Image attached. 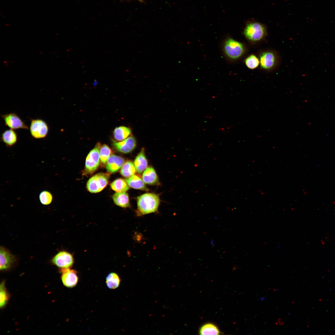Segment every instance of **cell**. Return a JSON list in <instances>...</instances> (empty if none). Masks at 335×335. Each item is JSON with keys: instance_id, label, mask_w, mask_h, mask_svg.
<instances>
[{"instance_id": "6da1fadb", "label": "cell", "mask_w": 335, "mask_h": 335, "mask_svg": "<svg viewBox=\"0 0 335 335\" xmlns=\"http://www.w3.org/2000/svg\"><path fill=\"white\" fill-rule=\"evenodd\" d=\"M159 196L157 194L147 193L138 197L137 199V216H141L157 211L160 203Z\"/></svg>"}, {"instance_id": "7a4b0ae2", "label": "cell", "mask_w": 335, "mask_h": 335, "mask_svg": "<svg viewBox=\"0 0 335 335\" xmlns=\"http://www.w3.org/2000/svg\"><path fill=\"white\" fill-rule=\"evenodd\" d=\"M243 34L250 42L254 43H258L264 40L266 36L267 28L262 23L253 20L247 24Z\"/></svg>"}, {"instance_id": "3957f363", "label": "cell", "mask_w": 335, "mask_h": 335, "mask_svg": "<svg viewBox=\"0 0 335 335\" xmlns=\"http://www.w3.org/2000/svg\"><path fill=\"white\" fill-rule=\"evenodd\" d=\"M258 58L261 68L266 71L274 69L279 63L278 55L273 50H266L261 52Z\"/></svg>"}, {"instance_id": "277c9868", "label": "cell", "mask_w": 335, "mask_h": 335, "mask_svg": "<svg viewBox=\"0 0 335 335\" xmlns=\"http://www.w3.org/2000/svg\"><path fill=\"white\" fill-rule=\"evenodd\" d=\"M224 51L230 59L236 60L241 57L245 52V48L241 43L232 38L227 39L224 45Z\"/></svg>"}, {"instance_id": "5b68a950", "label": "cell", "mask_w": 335, "mask_h": 335, "mask_svg": "<svg viewBox=\"0 0 335 335\" xmlns=\"http://www.w3.org/2000/svg\"><path fill=\"white\" fill-rule=\"evenodd\" d=\"M109 173H100L91 177L87 181V188L91 193H97L102 191L109 183Z\"/></svg>"}, {"instance_id": "8992f818", "label": "cell", "mask_w": 335, "mask_h": 335, "mask_svg": "<svg viewBox=\"0 0 335 335\" xmlns=\"http://www.w3.org/2000/svg\"><path fill=\"white\" fill-rule=\"evenodd\" d=\"M101 144L98 142L86 158L84 173L91 174L98 168L100 163V151Z\"/></svg>"}, {"instance_id": "52a82bcc", "label": "cell", "mask_w": 335, "mask_h": 335, "mask_svg": "<svg viewBox=\"0 0 335 335\" xmlns=\"http://www.w3.org/2000/svg\"><path fill=\"white\" fill-rule=\"evenodd\" d=\"M51 263L60 270L70 268L73 265L74 259L72 254L62 250L58 252L51 260Z\"/></svg>"}, {"instance_id": "ba28073f", "label": "cell", "mask_w": 335, "mask_h": 335, "mask_svg": "<svg viewBox=\"0 0 335 335\" xmlns=\"http://www.w3.org/2000/svg\"><path fill=\"white\" fill-rule=\"evenodd\" d=\"M49 127L46 122L39 118L31 119L29 130L31 136L36 139L45 138L49 132Z\"/></svg>"}, {"instance_id": "9c48e42d", "label": "cell", "mask_w": 335, "mask_h": 335, "mask_svg": "<svg viewBox=\"0 0 335 335\" xmlns=\"http://www.w3.org/2000/svg\"><path fill=\"white\" fill-rule=\"evenodd\" d=\"M17 259L8 249L3 246L0 248V270L2 271L9 270L16 265Z\"/></svg>"}, {"instance_id": "30bf717a", "label": "cell", "mask_w": 335, "mask_h": 335, "mask_svg": "<svg viewBox=\"0 0 335 335\" xmlns=\"http://www.w3.org/2000/svg\"><path fill=\"white\" fill-rule=\"evenodd\" d=\"M1 117L5 124L10 128L14 130L23 129H28L29 127L16 113H10L2 114Z\"/></svg>"}, {"instance_id": "8fae6325", "label": "cell", "mask_w": 335, "mask_h": 335, "mask_svg": "<svg viewBox=\"0 0 335 335\" xmlns=\"http://www.w3.org/2000/svg\"><path fill=\"white\" fill-rule=\"evenodd\" d=\"M112 145L117 151L124 154L130 153L136 146V141L134 137L131 136L121 142L112 140Z\"/></svg>"}, {"instance_id": "7c38bea8", "label": "cell", "mask_w": 335, "mask_h": 335, "mask_svg": "<svg viewBox=\"0 0 335 335\" xmlns=\"http://www.w3.org/2000/svg\"><path fill=\"white\" fill-rule=\"evenodd\" d=\"M61 273V279L63 284L69 288H73L76 285L78 277L77 271L70 268L60 270Z\"/></svg>"}, {"instance_id": "4fadbf2b", "label": "cell", "mask_w": 335, "mask_h": 335, "mask_svg": "<svg viewBox=\"0 0 335 335\" xmlns=\"http://www.w3.org/2000/svg\"><path fill=\"white\" fill-rule=\"evenodd\" d=\"M125 163L124 159L120 156L111 154L107 161L106 167L109 173L115 172L121 168Z\"/></svg>"}, {"instance_id": "5bb4252c", "label": "cell", "mask_w": 335, "mask_h": 335, "mask_svg": "<svg viewBox=\"0 0 335 335\" xmlns=\"http://www.w3.org/2000/svg\"><path fill=\"white\" fill-rule=\"evenodd\" d=\"M0 139L7 146L11 147L16 143L18 137L15 130L10 128L5 130L2 133Z\"/></svg>"}, {"instance_id": "9a60e30c", "label": "cell", "mask_w": 335, "mask_h": 335, "mask_svg": "<svg viewBox=\"0 0 335 335\" xmlns=\"http://www.w3.org/2000/svg\"><path fill=\"white\" fill-rule=\"evenodd\" d=\"M144 182L148 185H155L159 184V179L154 169L149 167L144 171L142 176Z\"/></svg>"}, {"instance_id": "2e32d148", "label": "cell", "mask_w": 335, "mask_h": 335, "mask_svg": "<svg viewBox=\"0 0 335 335\" xmlns=\"http://www.w3.org/2000/svg\"><path fill=\"white\" fill-rule=\"evenodd\" d=\"M134 163L136 171L139 173H142L147 168L148 162L145 154L144 148L141 149L137 155Z\"/></svg>"}, {"instance_id": "e0dca14e", "label": "cell", "mask_w": 335, "mask_h": 335, "mask_svg": "<svg viewBox=\"0 0 335 335\" xmlns=\"http://www.w3.org/2000/svg\"><path fill=\"white\" fill-rule=\"evenodd\" d=\"M114 203L119 207L126 208L130 207V203L128 194L126 192H116L112 196Z\"/></svg>"}, {"instance_id": "ac0fdd59", "label": "cell", "mask_w": 335, "mask_h": 335, "mask_svg": "<svg viewBox=\"0 0 335 335\" xmlns=\"http://www.w3.org/2000/svg\"><path fill=\"white\" fill-rule=\"evenodd\" d=\"M126 180L129 187L133 188L146 191L149 190L139 175H134Z\"/></svg>"}, {"instance_id": "d6986e66", "label": "cell", "mask_w": 335, "mask_h": 335, "mask_svg": "<svg viewBox=\"0 0 335 335\" xmlns=\"http://www.w3.org/2000/svg\"><path fill=\"white\" fill-rule=\"evenodd\" d=\"M132 130L130 128L125 126L116 127L113 131L114 139L117 141H123L130 135Z\"/></svg>"}, {"instance_id": "ffe728a7", "label": "cell", "mask_w": 335, "mask_h": 335, "mask_svg": "<svg viewBox=\"0 0 335 335\" xmlns=\"http://www.w3.org/2000/svg\"><path fill=\"white\" fill-rule=\"evenodd\" d=\"M136 170L133 162L128 160L124 163L121 168L120 173L123 176L127 178L135 175Z\"/></svg>"}, {"instance_id": "44dd1931", "label": "cell", "mask_w": 335, "mask_h": 335, "mask_svg": "<svg viewBox=\"0 0 335 335\" xmlns=\"http://www.w3.org/2000/svg\"><path fill=\"white\" fill-rule=\"evenodd\" d=\"M111 188L116 192H126L129 189L126 180L118 178L112 182L110 185Z\"/></svg>"}, {"instance_id": "7402d4cb", "label": "cell", "mask_w": 335, "mask_h": 335, "mask_svg": "<svg viewBox=\"0 0 335 335\" xmlns=\"http://www.w3.org/2000/svg\"><path fill=\"white\" fill-rule=\"evenodd\" d=\"M199 332L200 335H218L220 333L218 328L211 323H206L202 326Z\"/></svg>"}, {"instance_id": "603a6c76", "label": "cell", "mask_w": 335, "mask_h": 335, "mask_svg": "<svg viewBox=\"0 0 335 335\" xmlns=\"http://www.w3.org/2000/svg\"><path fill=\"white\" fill-rule=\"evenodd\" d=\"M121 279L118 275L114 272L108 274L106 278L105 283L110 289H115L118 288L120 284Z\"/></svg>"}, {"instance_id": "cb8c5ba5", "label": "cell", "mask_w": 335, "mask_h": 335, "mask_svg": "<svg viewBox=\"0 0 335 335\" xmlns=\"http://www.w3.org/2000/svg\"><path fill=\"white\" fill-rule=\"evenodd\" d=\"M10 294L5 286V280L2 281L0 284V307L2 309L7 305L10 298Z\"/></svg>"}, {"instance_id": "d4e9b609", "label": "cell", "mask_w": 335, "mask_h": 335, "mask_svg": "<svg viewBox=\"0 0 335 335\" xmlns=\"http://www.w3.org/2000/svg\"><path fill=\"white\" fill-rule=\"evenodd\" d=\"M113 154L111 149L107 145L104 144L100 151V160L101 165L105 166L109 157Z\"/></svg>"}, {"instance_id": "484cf974", "label": "cell", "mask_w": 335, "mask_h": 335, "mask_svg": "<svg viewBox=\"0 0 335 335\" xmlns=\"http://www.w3.org/2000/svg\"><path fill=\"white\" fill-rule=\"evenodd\" d=\"M244 62L246 66L251 69H256L260 65L259 58L253 54L248 56L245 60Z\"/></svg>"}, {"instance_id": "4316f807", "label": "cell", "mask_w": 335, "mask_h": 335, "mask_svg": "<svg viewBox=\"0 0 335 335\" xmlns=\"http://www.w3.org/2000/svg\"><path fill=\"white\" fill-rule=\"evenodd\" d=\"M41 203L44 205H48L51 204L53 199L52 194L49 191L43 190L41 192L39 196Z\"/></svg>"}, {"instance_id": "83f0119b", "label": "cell", "mask_w": 335, "mask_h": 335, "mask_svg": "<svg viewBox=\"0 0 335 335\" xmlns=\"http://www.w3.org/2000/svg\"><path fill=\"white\" fill-rule=\"evenodd\" d=\"M138 0L139 1L141 2H142V0Z\"/></svg>"}]
</instances>
